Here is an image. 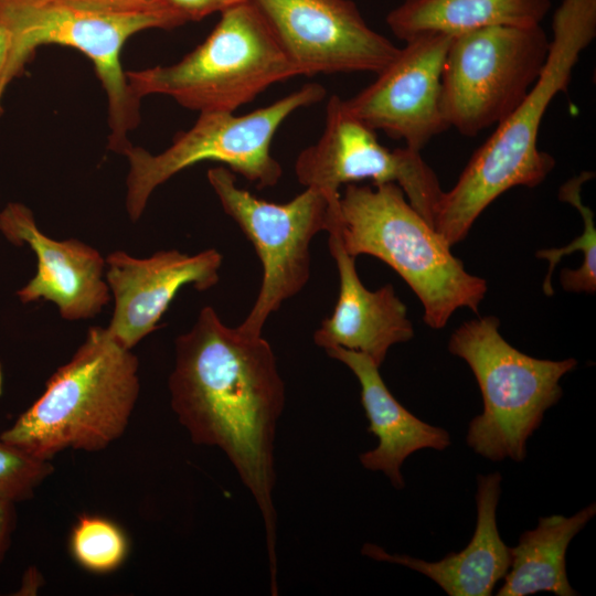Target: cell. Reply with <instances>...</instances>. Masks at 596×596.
I'll return each mask as SVG.
<instances>
[{
	"label": "cell",
	"mask_w": 596,
	"mask_h": 596,
	"mask_svg": "<svg viewBox=\"0 0 596 596\" xmlns=\"http://www.w3.org/2000/svg\"><path fill=\"white\" fill-rule=\"evenodd\" d=\"M223 257L214 248L194 255L177 249L136 258L116 251L105 258V278L114 297L113 318L106 328L123 348L131 350L158 328L178 291L192 285L207 290L220 279Z\"/></svg>",
	"instance_id": "cell-14"
},
{
	"label": "cell",
	"mask_w": 596,
	"mask_h": 596,
	"mask_svg": "<svg viewBox=\"0 0 596 596\" xmlns=\"http://www.w3.org/2000/svg\"><path fill=\"white\" fill-rule=\"evenodd\" d=\"M185 17L188 22L200 21L213 13L224 10L247 0H170Z\"/></svg>",
	"instance_id": "cell-25"
},
{
	"label": "cell",
	"mask_w": 596,
	"mask_h": 596,
	"mask_svg": "<svg viewBox=\"0 0 596 596\" xmlns=\"http://www.w3.org/2000/svg\"><path fill=\"white\" fill-rule=\"evenodd\" d=\"M453 35L429 32L406 41L370 85L343 99L347 109L371 129L421 151L448 129L440 94L444 61Z\"/></svg>",
	"instance_id": "cell-13"
},
{
	"label": "cell",
	"mask_w": 596,
	"mask_h": 596,
	"mask_svg": "<svg viewBox=\"0 0 596 596\" xmlns=\"http://www.w3.org/2000/svg\"><path fill=\"white\" fill-rule=\"evenodd\" d=\"M550 41L541 24L454 34L441 72L440 108L448 128L475 137L512 113L538 81Z\"/></svg>",
	"instance_id": "cell-9"
},
{
	"label": "cell",
	"mask_w": 596,
	"mask_h": 596,
	"mask_svg": "<svg viewBox=\"0 0 596 596\" xmlns=\"http://www.w3.org/2000/svg\"><path fill=\"white\" fill-rule=\"evenodd\" d=\"M329 230L349 255H370L393 268L422 302L428 327L444 328L459 308L478 312L487 281L465 269L397 184H347Z\"/></svg>",
	"instance_id": "cell-3"
},
{
	"label": "cell",
	"mask_w": 596,
	"mask_h": 596,
	"mask_svg": "<svg viewBox=\"0 0 596 596\" xmlns=\"http://www.w3.org/2000/svg\"><path fill=\"white\" fill-rule=\"evenodd\" d=\"M326 88L308 83L275 103L245 115L200 113L194 125L174 136L162 152L132 143L124 151L129 169L126 210L132 222L143 213L152 192L178 172L202 161H215L257 188L273 187L283 175L270 147L280 125L296 110L321 102Z\"/></svg>",
	"instance_id": "cell-8"
},
{
	"label": "cell",
	"mask_w": 596,
	"mask_h": 596,
	"mask_svg": "<svg viewBox=\"0 0 596 596\" xmlns=\"http://www.w3.org/2000/svg\"><path fill=\"white\" fill-rule=\"evenodd\" d=\"M53 470L50 460L29 455L0 435V498L15 503L30 499Z\"/></svg>",
	"instance_id": "cell-23"
},
{
	"label": "cell",
	"mask_w": 596,
	"mask_h": 596,
	"mask_svg": "<svg viewBox=\"0 0 596 596\" xmlns=\"http://www.w3.org/2000/svg\"><path fill=\"white\" fill-rule=\"evenodd\" d=\"M594 172L583 171L562 184L558 199L566 202L581 213L584 224L583 233L565 247L546 248L536 252V257L549 262V269L543 281V291L552 296V274L561 259L574 252L583 254V263L577 269L565 268L560 276L564 290L573 292L594 294L596 290V228L593 211L582 201L584 183L594 178Z\"/></svg>",
	"instance_id": "cell-21"
},
{
	"label": "cell",
	"mask_w": 596,
	"mask_h": 596,
	"mask_svg": "<svg viewBox=\"0 0 596 596\" xmlns=\"http://www.w3.org/2000/svg\"><path fill=\"white\" fill-rule=\"evenodd\" d=\"M15 520V502L0 498V563L9 549Z\"/></svg>",
	"instance_id": "cell-26"
},
{
	"label": "cell",
	"mask_w": 596,
	"mask_h": 596,
	"mask_svg": "<svg viewBox=\"0 0 596 596\" xmlns=\"http://www.w3.org/2000/svg\"><path fill=\"white\" fill-rule=\"evenodd\" d=\"M302 76L380 73L398 54L351 0H251Z\"/></svg>",
	"instance_id": "cell-12"
},
{
	"label": "cell",
	"mask_w": 596,
	"mask_h": 596,
	"mask_svg": "<svg viewBox=\"0 0 596 596\" xmlns=\"http://www.w3.org/2000/svg\"><path fill=\"white\" fill-rule=\"evenodd\" d=\"M207 180L223 211L251 241L263 268L256 300L238 328L260 336L268 317L304 289L310 277V243L328 231L339 196L306 188L286 203L259 199L240 188L235 174L219 166Z\"/></svg>",
	"instance_id": "cell-10"
},
{
	"label": "cell",
	"mask_w": 596,
	"mask_h": 596,
	"mask_svg": "<svg viewBox=\"0 0 596 596\" xmlns=\"http://www.w3.org/2000/svg\"><path fill=\"white\" fill-rule=\"evenodd\" d=\"M139 395L138 359L106 328L92 327L41 396L0 435L39 459L99 451L126 430Z\"/></svg>",
	"instance_id": "cell-4"
},
{
	"label": "cell",
	"mask_w": 596,
	"mask_h": 596,
	"mask_svg": "<svg viewBox=\"0 0 596 596\" xmlns=\"http://www.w3.org/2000/svg\"><path fill=\"white\" fill-rule=\"evenodd\" d=\"M0 232L13 245H28L36 256V273L17 291L23 304L51 301L66 320L96 317L110 298L106 263L94 247L76 240L56 241L36 225L33 212L20 202L0 212Z\"/></svg>",
	"instance_id": "cell-15"
},
{
	"label": "cell",
	"mask_w": 596,
	"mask_h": 596,
	"mask_svg": "<svg viewBox=\"0 0 596 596\" xmlns=\"http://www.w3.org/2000/svg\"><path fill=\"white\" fill-rule=\"evenodd\" d=\"M169 391L192 441L222 449L255 499L265 526L270 587H276L274 441L285 385L270 344L263 334L227 327L206 306L175 340Z\"/></svg>",
	"instance_id": "cell-1"
},
{
	"label": "cell",
	"mask_w": 596,
	"mask_h": 596,
	"mask_svg": "<svg viewBox=\"0 0 596 596\" xmlns=\"http://www.w3.org/2000/svg\"><path fill=\"white\" fill-rule=\"evenodd\" d=\"M180 11L123 12L64 0H0V25L10 47L0 73V116L8 85L19 76L35 50L45 44L75 49L93 63L106 93L108 148L123 155L129 134L140 121V99L131 92L121 65V50L134 34L173 29L187 23Z\"/></svg>",
	"instance_id": "cell-5"
},
{
	"label": "cell",
	"mask_w": 596,
	"mask_h": 596,
	"mask_svg": "<svg viewBox=\"0 0 596 596\" xmlns=\"http://www.w3.org/2000/svg\"><path fill=\"white\" fill-rule=\"evenodd\" d=\"M326 352L345 364L358 379L361 403L369 421L368 430L377 438L374 449L360 455L361 465L371 471H382L394 488H404L401 473L404 460L424 448L446 449L450 445L449 433L407 411L392 395L380 374V366L369 355L339 347Z\"/></svg>",
	"instance_id": "cell-18"
},
{
	"label": "cell",
	"mask_w": 596,
	"mask_h": 596,
	"mask_svg": "<svg viewBox=\"0 0 596 596\" xmlns=\"http://www.w3.org/2000/svg\"><path fill=\"white\" fill-rule=\"evenodd\" d=\"M64 1L81 4V6L92 7V8L123 11V12L180 11L170 0H64Z\"/></svg>",
	"instance_id": "cell-24"
},
{
	"label": "cell",
	"mask_w": 596,
	"mask_h": 596,
	"mask_svg": "<svg viewBox=\"0 0 596 596\" xmlns=\"http://www.w3.org/2000/svg\"><path fill=\"white\" fill-rule=\"evenodd\" d=\"M596 38V0H562L553 14L544 67L521 104L496 125L473 152L455 185L443 191L435 230L453 246L480 214L514 187L534 188L555 167L539 149V131L552 100L567 92L581 54Z\"/></svg>",
	"instance_id": "cell-2"
},
{
	"label": "cell",
	"mask_w": 596,
	"mask_h": 596,
	"mask_svg": "<svg viewBox=\"0 0 596 596\" xmlns=\"http://www.w3.org/2000/svg\"><path fill=\"white\" fill-rule=\"evenodd\" d=\"M551 4V0H402L387 13L386 24L406 42L429 32L456 34L491 25H538Z\"/></svg>",
	"instance_id": "cell-20"
},
{
	"label": "cell",
	"mask_w": 596,
	"mask_h": 596,
	"mask_svg": "<svg viewBox=\"0 0 596 596\" xmlns=\"http://www.w3.org/2000/svg\"><path fill=\"white\" fill-rule=\"evenodd\" d=\"M295 173L304 187L333 198L340 195L343 184L364 180L395 183L433 227L443 194L436 173L421 151L383 146L375 130L356 119L338 95L328 99L323 131L316 143L298 155Z\"/></svg>",
	"instance_id": "cell-11"
},
{
	"label": "cell",
	"mask_w": 596,
	"mask_h": 596,
	"mask_svg": "<svg viewBox=\"0 0 596 596\" xmlns=\"http://www.w3.org/2000/svg\"><path fill=\"white\" fill-rule=\"evenodd\" d=\"M499 326L494 316L465 322L453 332L448 350L466 361L482 395L483 411L469 423L468 446L492 461H522L528 439L562 396L561 379L577 361L530 356L505 341Z\"/></svg>",
	"instance_id": "cell-7"
},
{
	"label": "cell",
	"mask_w": 596,
	"mask_h": 596,
	"mask_svg": "<svg viewBox=\"0 0 596 596\" xmlns=\"http://www.w3.org/2000/svg\"><path fill=\"white\" fill-rule=\"evenodd\" d=\"M328 234L339 274V296L332 315L315 331L313 341L324 350L339 347L362 352L381 366L392 345L414 337L407 307L391 284L368 289L356 273L355 257L345 252L334 230Z\"/></svg>",
	"instance_id": "cell-16"
},
{
	"label": "cell",
	"mask_w": 596,
	"mask_h": 596,
	"mask_svg": "<svg viewBox=\"0 0 596 596\" xmlns=\"http://www.w3.org/2000/svg\"><path fill=\"white\" fill-rule=\"evenodd\" d=\"M71 551L75 561L94 573H109L126 558L127 539L114 522L100 518L83 515L71 534Z\"/></svg>",
	"instance_id": "cell-22"
},
{
	"label": "cell",
	"mask_w": 596,
	"mask_h": 596,
	"mask_svg": "<svg viewBox=\"0 0 596 596\" xmlns=\"http://www.w3.org/2000/svg\"><path fill=\"white\" fill-rule=\"evenodd\" d=\"M596 514L590 503L572 517L554 514L540 518L536 528L523 532L510 547L511 563L497 596H526L550 592L575 596L566 574V551L574 536Z\"/></svg>",
	"instance_id": "cell-19"
},
{
	"label": "cell",
	"mask_w": 596,
	"mask_h": 596,
	"mask_svg": "<svg viewBox=\"0 0 596 596\" xmlns=\"http://www.w3.org/2000/svg\"><path fill=\"white\" fill-rule=\"evenodd\" d=\"M300 75L251 0L221 12L207 38L180 61L126 71L137 98L163 95L199 113H234L272 85Z\"/></svg>",
	"instance_id": "cell-6"
},
{
	"label": "cell",
	"mask_w": 596,
	"mask_h": 596,
	"mask_svg": "<svg viewBox=\"0 0 596 596\" xmlns=\"http://www.w3.org/2000/svg\"><path fill=\"white\" fill-rule=\"evenodd\" d=\"M10 47V33L0 25V73L6 63Z\"/></svg>",
	"instance_id": "cell-27"
},
{
	"label": "cell",
	"mask_w": 596,
	"mask_h": 596,
	"mask_svg": "<svg viewBox=\"0 0 596 596\" xmlns=\"http://www.w3.org/2000/svg\"><path fill=\"white\" fill-rule=\"evenodd\" d=\"M501 480L499 472L478 476L476 529L469 544L460 552L427 562L409 555L390 554L381 546L366 543L362 554L417 571L449 596H490L511 563L510 547L502 541L497 526Z\"/></svg>",
	"instance_id": "cell-17"
}]
</instances>
